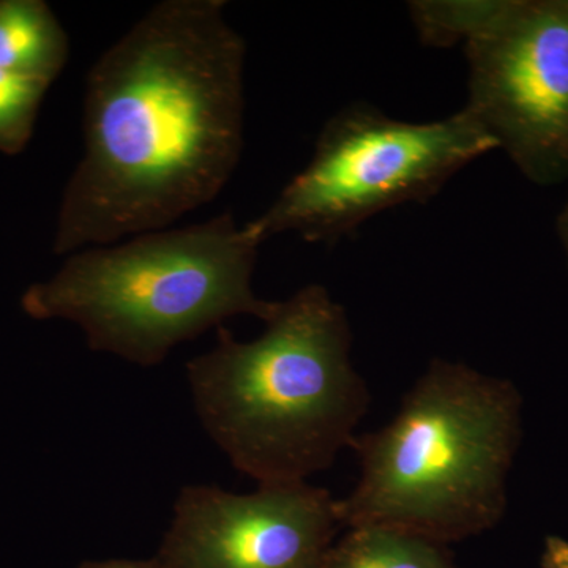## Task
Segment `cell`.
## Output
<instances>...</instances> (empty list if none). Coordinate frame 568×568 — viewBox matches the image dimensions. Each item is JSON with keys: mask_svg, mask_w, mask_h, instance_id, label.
I'll return each instance as SVG.
<instances>
[{"mask_svg": "<svg viewBox=\"0 0 568 568\" xmlns=\"http://www.w3.org/2000/svg\"><path fill=\"white\" fill-rule=\"evenodd\" d=\"M265 331L239 342L224 325L186 364L194 409L231 465L257 485H287L334 465L372 403L355 369L343 305L321 284L276 302Z\"/></svg>", "mask_w": 568, "mask_h": 568, "instance_id": "cell-2", "label": "cell"}, {"mask_svg": "<svg viewBox=\"0 0 568 568\" xmlns=\"http://www.w3.org/2000/svg\"><path fill=\"white\" fill-rule=\"evenodd\" d=\"M80 568H166L159 559H110L84 562Z\"/></svg>", "mask_w": 568, "mask_h": 568, "instance_id": "cell-13", "label": "cell"}, {"mask_svg": "<svg viewBox=\"0 0 568 568\" xmlns=\"http://www.w3.org/2000/svg\"><path fill=\"white\" fill-rule=\"evenodd\" d=\"M495 149L466 108L425 123L396 121L365 104L346 108L325 123L304 170L250 224L263 242L284 233L310 244L335 242L387 209L432 200Z\"/></svg>", "mask_w": 568, "mask_h": 568, "instance_id": "cell-5", "label": "cell"}, {"mask_svg": "<svg viewBox=\"0 0 568 568\" xmlns=\"http://www.w3.org/2000/svg\"><path fill=\"white\" fill-rule=\"evenodd\" d=\"M226 6L163 0L92 63L55 254L166 230L231 181L244 149L246 43Z\"/></svg>", "mask_w": 568, "mask_h": 568, "instance_id": "cell-1", "label": "cell"}, {"mask_svg": "<svg viewBox=\"0 0 568 568\" xmlns=\"http://www.w3.org/2000/svg\"><path fill=\"white\" fill-rule=\"evenodd\" d=\"M556 227H558L559 241L560 244H562L564 253H566L568 265V203L566 207L562 209V212L559 213Z\"/></svg>", "mask_w": 568, "mask_h": 568, "instance_id": "cell-14", "label": "cell"}, {"mask_svg": "<svg viewBox=\"0 0 568 568\" xmlns=\"http://www.w3.org/2000/svg\"><path fill=\"white\" fill-rule=\"evenodd\" d=\"M69 54V36L47 2L0 0V70L50 89Z\"/></svg>", "mask_w": 568, "mask_h": 568, "instance_id": "cell-8", "label": "cell"}, {"mask_svg": "<svg viewBox=\"0 0 568 568\" xmlns=\"http://www.w3.org/2000/svg\"><path fill=\"white\" fill-rule=\"evenodd\" d=\"M323 568H459L447 545L428 538L357 526L335 540Z\"/></svg>", "mask_w": 568, "mask_h": 568, "instance_id": "cell-9", "label": "cell"}, {"mask_svg": "<svg viewBox=\"0 0 568 568\" xmlns=\"http://www.w3.org/2000/svg\"><path fill=\"white\" fill-rule=\"evenodd\" d=\"M466 110L537 185L568 179V0H515L466 44Z\"/></svg>", "mask_w": 568, "mask_h": 568, "instance_id": "cell-6", "label": "cell"}, {"mask_svg": "<svg viewBox=\"0 0 568 568\" xmlns=\"http://www.w3.org/2000/svg\"><path fill=\"white\" fill-rule=\"evenodd\" d=\"M263 244L252 224L223 212L204 223L133 235L71 253L48 282L32 284L22 310L65 320L92 351L130 364H162L175 346L234 316L265 321L276 302L253 290Z\"/></svg>", "mask_w": 568, "mask_h": 568, "instance_id": "cell-4", "label": "cell"}, {"mask_svg": "<svg viewBox=\"0 0 568 568\" xmlns=\"http://www.w3.org/2000/svg\"><path fill=\"white\" fill-rule=\"evenodd\" d=\"M514 6L515 0H414L407 11L425 47L452 48L488 36Z\"/></svg>", "mask_w": 568, "mask_h": 568, "instance_id": "cell-10", "label": "cell"}, {"mask_svg": "<svg viewBox=\"0 0 568 568\" xmlns=\"http://www.w3.org/2000/svg\"><path fill=\"white\" fill-rule=\"evenodd\" d=\"M541 567L568 568V540L566 538L559 536H548L545 538Z\"/></svg>", "mask_w": 568, "mask_h": 568, "instance_id": "cell-12", "label": "cell"}, {"mask_svg": "<svg viewBox=\"0 0 568 568\" xmlns=\"http://www.w3.org/2000/svg\"><path fill=\"white\" fill-rule=\"evenodd\" d=\"M339 529L335 497L308 481L252 495L190 485L155 558L166 568H323Z\"/></svg>", "mask_w": 568, "mask_h": 568, "instance_id": "cell-7", "label": "cell"}, {"mask_svg": "<svg viewBox=\"0 0 568 568\" xmlns=\"http://www.w3.org/2000/svg\"><path fill=\"white\" fill-rule=\"evenodd\" d=\"M48 89L0 70V152L18 155L31 141Z\"/></svg>", "mask_w": 568, "mask_h": 568, "instance_id": "cell-11", "label": "cell"}, {"mask_svg": "<svg viewBox=\"0 0 568 568\" xmlns=\"http://www.w3.org/2000/svg\"><path fill=\"white\" fill-rule=\"evenodd\" d=\"M523 439L511 381L435 358L390 422L355 435L361 477L336 499L343 529L381 526L448 545L495 529Z\"/></svg>", "mask_w": 568, "mask_h": 568, "instance_id": "cell-3", "label": "cell"}]
</instances>
